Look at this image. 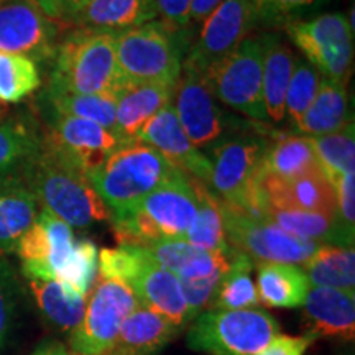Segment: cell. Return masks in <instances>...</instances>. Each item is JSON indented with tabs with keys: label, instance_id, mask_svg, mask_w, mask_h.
Returning <instances> with one entry per match:
<instances>
[{
	"label": "cell",
	"instance_id": "38",
	"mask_svg": "<svg viewBox=\"0 0 355 355\" xmlns=\"http://www.w3.org/2000/svg\"><path fill=\"white\" fill-rule=\"evenodd\" d=\"M257 28H286L295 21L304 20L324 0H250Z\"/></svg>",
	"mask_w": 355,
	"mask_h": 355
},
{
	"label": "cell",
	"instance_id": "39",
	"mask_svg": "<svg viewBox=\"0 0 355 355\" xmlns=\"http://www.w3.org/2000/svg\"><path fill=\"white\" fill-rule=\"evenodd\" d=\"M321 79V74L308 61L296 60L286 91V117L293 127L298 125L301 117L309 109L318 94Z\"/></svg>",
	"mask_w": 355,
	"mask_h": 355
},
{
	"label": "cell",
	"instance_id": "43",
	"mask_svg": "<svg viewBox=\"0 0 355 355\" xmlns=\"http://www.w3.org/2000/svg\"><path fill=\"white\" fill-rule=\"evenodd\" d=\"M158 19L178 30H191L189 13L193 0H155Z\"/></svg>",
	"mask_w": 355,
	"mask_h": 355
},
{
	"label": "cell",
	"instance_id": "10",
	"mask_svg": "<svg viewBox=\"0 0 355 355\" xmlns=\"http://www.w3.org/2000/svg\"><path fill=\"white\" fill-rule=\"evenodd\" d=\"M219 207L229 247L257 261V265H303L321 247V243L288 234L270 220L247 214L222 201H219Z\"/></svg>",
	"mask_w": 355,
	"mask_h": 355
},
{
	"label": "cell",
	"instance_id": "11",
	"mask_svg": "<svg viewBox=\"0 0 355 355\" xmlns=\"http://www.w3.org/2000/svg\"><path fill=\"white\" fill-rule=\"evenodd\" d=\"M285 30L319 74L340 84L349 83L354 66V30L344 13H321L295 21Z\"/></svg>",
	"mask_w": 355,
	"mask_h": 355
},
{
	"label": "cell",
	"instance_id": "47",
	"mask_svg": "<svg viewBox=\"0 0 355 355\" xmlns=\"http://www.w3.org/2000/svg\"><path fill=\"white\" fill-rule=\"evenodd\" d=\"M32 355H69L63 344L60 343H44L35 350Z\"/></svg>",
	"mask_w": 355,
	"mask_h": 355
},
{
	"label": "cell",
	"instance_id": "14",
	"mask_svg": "<svg viewBox=\"0 0 355 355\" xmlns=\"http://www.w3.org/2000/svg\"><path fill=\"white\" fill-rule=\"evenodd\" d=\"M66 28L48 17L33 0L0 3V53L26 56L37 64L51 63Z\"/></svg>",
	"mask_w": 355,
	"mask_h": 355
},
{
	"label": "cell",
	"instance_id": "5",
	"mask_svg": "<svg viewBox=\"0 0 355 355\" xmlns=\"http://www.w3.org/2000/svg\"><path fill=\"white\" fill-rule=\"evenodd\" d=\"M270 139L248 132L222 137L209 146L207 157L212 165L207 188L219 201L260 219L265 211L261 196L263 157Z\"/></svg>",
	"mask_w": 355,
	"mask_h": 355
},
{
	"label": "cell",
	"instance_id": "34",
	"mask_svg": "<svg viewBox=\"0 0 355 355\" xmlns=\"http://www.w3.org/2000/svg\"><path fill=\"white\" fill-rule=\"evenodd\" d=\"M252 270H254V261L241 252L234 250L232 261L217 288L209 309L237 311L257 308L260 301L257 286L252 279Z\"/></svg>",
	"mask_w": 355,
	"mask_h": 355
},
{
	"label": "cell",
	"instance_id": "19",
	"mask_svg": "<svg viewBox=\"0 0 355 355\" xmlns=\"http://www.w3.org/2000/svg\"><path fill=\"white\" fill-rule=\"evenodd\" d=\"M261 196L265 201V209L272 207V209L318 212L339 219L334 188L322 170L290 181L263 176Z\"/></svg>",
	"mask_w": 355,
	"mask_h": 355
},
{
	"label": "cell",
	"instance_id": "37",
	"mask_svg": "<svg viewBox=\"0 0 355 355\" xmlns=\"http://www.w3.org/2000/svg\"><path fill=\"white\" fill-rule=\"evenodd\" d=\"M309 139L329 183H332L336 178L355 171L354 122L336 133L309 137Z\"/></svg>",
	"mask_w": 355,
	"mask_h": 355
},
{
	"label": "cell",
	"instance_id": "48",
	"mask_svg": "<svg viewBox=\"0 0 355 355\" xmlns=\"http://www.w3.org/2000/svg\"><path fill=\"white\" fill-rule=\"evenodd\" d=\"M3 112H6V107H3V105H0V119H3V115H6Z\"/></svg>",
	"mask_w": 355,
	"mask_h": 355
},
{
	"label": "cell",
	"instance_id": "46",
	"mask_svg": "<svg viewBox=\"0 0 355 355\" xmlns=\"http://www.w3.org/2000/svg\"><path fill=\"white\" fill-rule=\"evenodd\" d=\"M222 0H193L189 13V25H199L206 20V17L219 6Z\"/></svg>",
	"mask_w": 355,
	"mask_h": 355
},
{
	"label": "cell",
	"instance_id": "27",
	"mask_svg": "<svg viewBox=\"0 0 355 355\" xmlns=\"http://www.w3.org/2000/svg\"><path fill=\"white\" fill-rule=\"evenodd\" d=\"M322 170L309 137L278 133L270 139L263 157V176L290 181Z\"/></svg>",
	"mask_w": 355,
	"mask_h": 355
},
{
	"label": "cell",
	"instance_id": "6",
	"mask_svg": "<svg viewBox=\"0 0 355 355\" xmlns=\"http://www.w3.org/2000/svg\"><path fill=\"white\" fill-rule=\"evenodd\" d=\"M191 30H178L162 20L115 32V55L130 83L176 86L191 46Z\"/></svg>",
	"mask_w": 355,
	"mask_h": 355
},
{
	"label": "cell",
	"instance_id": "20",
	"mask_svg": "<svg viewBox=\"0 0 355 355\" xmlns=\"http://www.w3.org/2000/svg\"><path fill=\"white\" fill-rule=\"evenodd\" d=\"M304 318L309 334L340 337L354 340L355 337V291L336 288L313 286L304 301Z\"/></svg>",
	"mask_w": 355,
	"mask_h": 355
},
{
	"label": "cell",
	"instance_id": "49",
	"mask_svg": "<svg viewBox=\"0 0 355 355\" xmlns=\"http://www.w3.org/2000/svg\"><path fill=\"white\" fill-rule=\"evenodd\" d=\"M3 2H7V0H0V3H3Z\"/></svg>",
	"mask_w": 355,
	"mask_h": 355
},
{
	"label": "cell",
	"instance_id": "4",
	"mask_svg": "<svg viewBox=\"0 0 355 355\" xmlns=\"http://www.w3.org/2000/svg\"><path fill=\"white\" fill-rule=\"evenodd\" d=\"M178 171L180 168L173 166L152 146L130 141L114 150L87 178L112 219L130 211Z\"/></svg>",
	"mask_w": 355,
	"mask_h": 355
},
{
	"label": "cell",
	"instance_id": "9",
	"mask_svg": "<svg viewBox=\"0 0 355 355\" xmlns=\"http://www.w3.org/2000/svg\"><path fill=\"white\" fill-rule=\"evenodd\" d=\"M275 336L277 319L263 309H207L193 319L188 347L211 355H255Z\"/></svg>",
	"mask_w": 355,
	"mask_h": 355
},
{
	"label": "cell",
	"instance_id": "30",
	"mask_svg": "<svg viewBox=\"0 0 355 355\" xmlns=\"http://www.w3.org/2000/svg\"><path fill=\"white\" fill-rule=\"evenodd\" d=\"M257 293L260 304L268 308H298L311 290L304 270L290 263H259Z\"/></svg>",
	"mask_w": 355,
	"mask_h": 355
},
{
	"label": "cell",
	"instance_id": "28",
	"mask_svg": "<svg viewBox=\"0 0 355 355\" xmlns=\"http://www.w3.org/2000/svg\"><path fill=\"white\" fill-rule=\"evenodd\" d=\"M42 127L33 115L0 119V180L17 175L42 148Z\"/></svg>",
	"mask_w": 355,
	"mask_h": 355
},
{
	"label": "cell",
	"instance_id": "33",
	"mask_svg": "<svg viewBox=\"0 0 355 355\" xmlns=\"http://www.w3.org/2000/svg\"><path fill=\"white\" fill-rule=\"evenodd\" d=\"M303 270L311 286L354 290L355 286V252L354 247L321 245Z\"/></svg>",
	"mask_w": 355,
	"mask_h": 355
},
{
	"label": "cell",
	"instance_id": "15",
	"mask_svg": "<svg viewBox=\"0 0 355 355\" xmlns=\"http://www.w3.org/2000/svg\"><path fill=\"white\" fill-rule=\"evenodd\" d=\"M76 242L73 227L51 212L40 211L15 250L25 278L60 282L73 260Z\"/></svg>",
	"mask_w": 355,
	"mask_h": 355
},
{
	"label": "cell",
	"instance_id": "12",
	"mask_svg": "<svg viewBox=\"0 0 355 355\" xmlns=\"http://www.w3.org/2000/svg\"><path fill=\"white\" fill-rule=\"evenodd\" d=\"M38 114L43 145L86 176L99 168L114 150L127 144L99 123L60 114L43 104H38Z\"/></svg>",
	"mask_w": 355,
	"mask_h": 355
},
{
	"label": "cell",
	"instance_id": "29",
	"mask_svg": "<svg viewBox=\"0 0 355 355\" xmlns=\"http://www.w3.org/2000/svg\"><path fill=\"white\" fill-rule=\"evenodd\" d=\"M350 122L352 117H349V97L345 84L322 78L318 94L301 117L296 130L306 133L308 137H321L343 130Z\"/></svg>",
	"mask_w": 355,
	"mask_h": 355
},
{
	"label": "cell",
	"instance_id": "16",
	"mask_svg": "<svg viewBox=\"0 0 355 355\" xmlns=\"http://www.w3.org/2000/svg\"><path fill=\"white\" fill-rule=\"evenodd\" d=\"M254 30L257 24L250 0H222L202 21L201 33L189 46L183 66L204 74Z\"/></svg>",
	"mask_w": 355,
	"mask_h": 355
},
{
	"label": "cell",
	"instance_id": "42",
	"mask_svg": "<svg viewBox=\"0 0 355 355\" xmlns=\"http://www.w3.org/2000/svg\"><path fill=\"white\" fill-rule=\"evenodd\" d=\"M355 175L354 173H347L336 178L332 181V188L336 193V202H337V216H339L340 224L347 230L350 235H354L355 227Z\"/></svg>",
	"mask_w": 355,
	"mask_h": 355
},
{
	"label": "cell",
	"instance_id": "24",
	"mask_svg": "<svg viewBox=\"0 0 355 355\" xmlns=\"http://www.w3.org/2000/svg\"><path fill=\"white\" fill-rule=\"evenodd\" d=\"M163 268L171 272L178 279H193L227 270L232 261L234 248L227 254L202 250L186 241H158L141 245Z\"/></svg>",
	"mask_w": 355,
	"mask_h": 355
},
{
	"label": "cell",
	"instance_id": "26",
	"mask_svg": "<svg viewBox=\"0 0 355 355\" xmlns=\"http://www.w3.org/2000/svg\"><path fill=\"white\" fill-rule=\"evenodd\" d=\"M296 56L282 38L265 33L263 53V102L268 121L282 122L286 119V91L290 84Z\"/></svg>",
	"mask_w": 355,
	"mask_h": 355
},
{
	"label": "cell",
	"instance_id": "1",
	"mask_svg": "<svg viewBox=\"0 0 355 355\" xmlns=\"http://www.w3.org/2000/svg\"><path fill=\"white\" fill-rule=\"evenodd\" d=\"M127 83L115 55V32L68 26L61 33L48 89L115 97Z\"/></svg>",
	"mask_w": 355,
	"mask_h": 355
},
{
	"label": "cell",
	"instance_id": "32",
	"mask_svg": "<svg viewBox=\"0 0 355 355\" xmlns=\"http://www.w3.org/2000/svg\"><path fill=\"white\" fill-rule=\"evenodd\" d=\"M191 181L198 198V211L183 241L202 250L227 254L230 247L225 241L220 207L216 194L196 178H191Z\"/></svg>",
	"mask_w": 355,
	"mask_h": 355
},
{
	"label": "cell",
	"instance_id": "44",
	"mask_svg": "<svg viewBox=\"0 0 355 355\" xmlns=\"http://www.w3.org/2000/svg\"><path fill=\"white\" fill-rule=\"evenodd\" d=\"M33 2L53 20L68 26L71 19L76 17L91 0H33Z\"/></svg>",
	"mask_w": 355,
	"mask_h": 355
},
{
	"label": "cell",
	"instance_id": "21",
	"mask_svg": "<svg viewBox=\"0 0 355 355\" xmlns=\"http://www.w3.org/2000/svg\"><path fill=\"white\" fill-rule=\"evenodd\" d=\"M176 86L128 81L115 96V135L135 141L141 128L158 110L171 104Z\"/></svg>",
	"mask_w": 355,
	"mask_h": 355
},
{
	"label": "cell",
	"instance_id": "23",
	"mask_svg": "<svg viewBox=\"0 0 355 355\" xmlns=\"http://www.w3.org/2000/svg\"><path fill=\"white\" fill-rule=\"evenodd\" d=\"M38 201L21 176L0 180V254H13L38 216Z\"/></svg>",
	"mask_w": 355,
	"mask_h": 355
},
{
	"label": "cell",
	"instance_id": "2",
	"mask_svg": "<svg viewBox=\"0 0 355 355\" xmlns=\"http://www.w3.org/2000/svg\"><path fill=\"white\" fill-rule=\"evenodd\" d=\"M19 175L43 209L69 227L86 229L97 222L110 220V212L89 178L48 150L43 141L40 152Z\"/></svg>",
	"mask_w": 355,
	"mask_h": 355
},
{
	"label": "cell",
	"instance_id": "13",
	"mask_svg": "<svg viewBox=\"0 0 355 355\" xmlns=\"http://www.w3.org/2000/svg\"><path fill=\"white\" fill-rule=\"evenodd\" d=\"M130 288L112 278H97L89 291L84 318L71 332L69 347L73 355H99L114 343L122 324L139 306Z\"/></svg>",
	"mask_w": 355,
	"mask_h": 355
},
{
	"label": "cell",
	"instance_id": "22",
	"mask_svg": "<svg viewBox=\"0 0 355 355\" xmlns=\"http://www.w3.org/2000/svg\"><path fill=\"white\" fill-rule=\"evenodd\" d=\"M181 327L139 304L122 324L115 340L99 355H158Z\"/></svg>",
	"mask_w": 355,
	"mask_h": 355
},
{
	"label": "cell",
	"instance_id": "3",
	"mask_svg": "<svg viewBox=\"0 0 355 355\" xmlns=\"http://www.w3.org/2000/svg\"><path fill=\"white\" fill-rule=\"evenodd\" d=\"M198 211L191 176L178 171L148 196L110 219L119 245L141 247L158 241H183Z\"/></svg>",
	"mask_w": 355,
	"mask_h": 355
},
{
	"label": "cell",
	"instance_id": "25",
	"mask_svg": "<svg viewBox=\"0 0 355 355\" xmlns=\"http://www.w3.org/2000/svg\"><path fill=\"white\" fill-rule=\"evenodd\" d=\"M157 19L155 0H91L68 26L122 32Z\"/></svg>",
	"mask_w": 355,
	"mask_h": 355
},
{
	"label": "cell",
	"instance_id": "45",
	"mask_svg": "<svg viewBox=\"0 0 355 355\" xmlns=\"http://www.w3.org/2000/svg\"><path fill=\"white\" fill-rule=\"evenodd\" d=\"M313 340L314 337L311 336H275L272 343L255 355H304Z\"/></svg>",
	"mask_w": 355,
	"mask_h": 355
},
{
	"label": "cell",
	"instance_id": "7",
	"mask_svg": "<svg viewBox=\"0 0 355 355\" xmlns=\"http://www.w3.org/2000/svg\"><path fill=\"white\" fill-rule=\"evenodd\" d=\"M99 277L122 282L130 288L141 306L162 314L176 326L183 327L189 324L180 279L141 247L102 248Z\"/></svg>",
	"mask_w": 355,
	"mask_h": 355
},
{
	"label": "cell",
	"instance_id": "41",
	"mask_svg": "<svg viewBox=\"0 0 355 355\" xmlns=\"http://www.w3.org/2000/svg\"><path fill=\"white\" fill-rule=\"evenodd\" d=\"M17 311V282L10 266L0 257V349L7 343Z\"/></svg>",
	"mask_w": 355,
	"mask_h": 355
},
{
	"label": "cell",
	"instance_id": "18",
	"mask_svg": "<svg viewBox=\"0 0 355 355\" xmlns=\"http://www.w3.org/2000/svg\"><path fill=\"white\" fill-rule=\"evenodd\" d=\"M157 150L173 166L180 168L186 175L209 184L212 165L209 158L202 155L188 139L181 127L175 105L168 104L145 123L137 140Z\"/></svg>",
	"mask_w": 355,
	"mask_h": 355
},
{
	"label": "cell",
	"instance_id": "31",
	"mask_svg": "<svg viewBox=\"0 0 355 355\" xmlns=\"http://www.w3.org/2000/svg\"><path fill=\"white\" fill-rule=\"evenodd\" d=\"M38 309L56 329L73 332L81 324L86 311L87 296L79 295L55 279H28Z\"/></svg>",
	"mask_w": 355,
	"mask_h": 355
},
{
	"label": "cell",
	"instance_id": "36",
	"mask_svg": "<svg viewBox=\"0 0 355 355\" xmlns=\"http://www.w3.org/2000/svg\"><path fill=\"white\" fill-rule=\"evenodd\" d=\"M42 86L38 64L21 55L0 53V104H19Z\"/></svg>",
	"mask_w": 355,
	"mask_h": 355
},
{
	"label": "cell",
	"instance_id": "8",
	"mask_svg": "<svg viewBox=\"0 0 355 355\" xmlns=\"http://www.w3.org/2000/svg\"><path fill=\"white\" fill-rule=\"evenodd\" d=\"M263 53L265 33L248 35L204 73L216 99L260 122L268 121L263 102Z\"/></svg>",
	"mask_w": 355,
	"mask_h": 355
},
{
	"label": "cell",
	"instance_id": "40",
	"mask_svg": "<svg viewBox=\"0 0 355 355\" xmlns=\"http://www.w3.org/2000/svg\"><path fill=\"white\" fill-rule=\"evenodd\" d=\"M97 268H99V250H97L94 242L83 239V241L76 242L73 260L61 277L60 283H63L79 295L87 296L96 279Z\"/></svg>",
	"mask_w": 355,
	"mask_h": 355
},
{
	"label": "cell",
	"instance_id": "17",
	"mask_svg": "<svg viewBox=\"0 0 355 355\" xmlns=\"http://www.w3.org/2000/svg\"><path fill=\"white\" fill-rule=\"evenodd\" d=\"M175 94L178 121L196 148L211 146L224 137L229 128L227 115L216 102L217 99L202 73L183 66Z\"/></svg>",
	"mask_w": 355,
	"mask_h": 355
},
{
	"label": "cell",
	"instance_id": "35",
	"mask_svg": "<svg viewBox=\"0 0 355 355\" xmlns=\"http://www.w3.org/2000/svg\"><path fill=\"white\" fill-rule=\"evenodd\" d=\"M38 104L60 114L99 123L101 127L115 133V97L73 94L44 87L38 97Z\"/></svg>",
	"mask_w": 355,
	"mask_h": 355
}]
</instances>
